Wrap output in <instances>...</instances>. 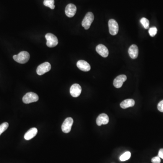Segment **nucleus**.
Returning a JSON list of instances; mask_svg holds the SVG:
<instances>
[{"label":"nucleus","mask_w":163,"mask_h":163,"mask_svg":"<svg viewBox=\"0 0 163 163\" xmlns=\"http://www.w3.org/2000/svg\"><path fill=\"white\" fill-rule=\"evenodd\" d=\"M39 100V97L36 93L33 92H28L23 97V102L25 104H29L36 102Z\"/></svg>","instance_id":"20e7f679"},{"label":"nucleus","mask_w":163,"mask_h":163,"mask_svg":"<svg viewBox=\"0 0 163 163\" xmlns=\"http://www.w3.org/2000/svg\"><path fill=\"white\" fill-rule=\"evenodd\" d=\"M51 66L49 62H46L37 67L36 72L39 75H42L50 70Z\"/></svg>","instance_id":"39448f33"},{"label":"nucleus","mask_w":163,"mask_h":163,"mask_svg":"<svg viewBox=\"0 0 163 163\" xmlns=\"http://www.w3.org/2000/svg\"><path fill=\"white\" fill-rule=\"evenodd\" d=\"M127 79V77L125 75H120L115 79L113 81V85L115 87L117 88H120L122 87L124 82Z\"/></svg>","instance_id":"9d476101"},{"label":"nucleus","mask_w":163,"mask_h":163,"mask_svg":"<svg viewBox=\"0 0 163 163\" xmlns=\"http://www.w3.org/2000/svg\"><path fill=\"white\" fill-rule=\"evenodd\" d=\"M109 121L108 116L106 114L102 113L99 115L97 118V124L98 126H101L102 125H106L108 123Z\"/></svg>","instance_id":"9b49d317"},{"label":"nucleus","mask_w":163,"mask_h":163,"mask_svg":"<svg viewBox=\"0 0 163 163\" xmlns=\"http://www.w3.org/2000/svg\"><path fill=\"white\" fill-rule=\"evenodd\" d=\"M38 132V130L37 128L34 127L31 128L27 132L25 133L24 136V138L25 140L27 141L31 140L32 138H34L36 135H37Z\"/></svg>","instance_id":"2eb2a0df"},{"label":"nucleus","mask_w":163,"mask_h":163,"mask_svg":"<svg viewBox=\"0 0 163 163\" xmlns=\"http://www.w3.org/2000/svg\"><path fill=\"white\" fill-rule=\"evenodd\" d=\"M131 156V153L130 152L127 151L125 152V153L122 154L120 157V161H125L126 160H128L130 158Z\"/></svg>","instance_id":"a211bd4d"},{"label":"nucleus","mask_w":163,"mask_h":163,"mask_svg":"<svg viewBox=\"0 0 163 163\" xmlns=\"http://www.w3.org/2000/svg\"><path fill=\"white\" fill-rule=\"evenodd\" d=\"M135 102L133 99H127L122 101L120 104V106L122 108L126 109L130 107H133L135 105Z\"/></svg>","instance_id":"dca6fc26"},{"label":"nucleus","mask_w":163,"mask_h":163,"mask_svg":"<svg viewBox=\"0 0 163 163\" xmlns=\"http://www.w3.org/2000/svg\"><path fill=\"white\" fill-rule=\"evenodd\" d=\"M157 33V29L155 27H151V28H149V35H151V37L155 36Z\"/></svg>","instance_id":"412c9836"},{"label":"nucleus","mask_w":163,"mask_h":163,"mask_svg":"<svg viewBox=\"0 0 163 163\" xmlns=\"http://www.w3.org/2000/svg\"><path fill=\"white\" fill-rule=\"evenodd\" d=\"M30 58V56L29 53L25 51L20 52L18 54L14 55L13 57V59L17 62L22 64L27 63L29 60Z\"/></svg>","instance_id":"f257e3e1"},{"label":"nucleus","mask_w":163,"mask_h":163,"mask_svg":"<svg viewBox=\"0 0 163 163\" xmlns=\"http://www.w3.org/2000/svg\"><path fill=\"white\" fill-rule=\"evenodd\" d=\"M141 24L142 25L143 27L145 28L146 29H148L149 28V20L146 18L143 17L140 20Z\"/></svg>","instance_id":"6ab92c4d"},{"label":"nucleus","mask_w":163,"mask_h":163,"mask_svg":"<svg viewBox=\"0 0 163 163\" xmlns=\"http://www.w3.org/2000/svg\"><path fill=\"white\" fill-rule=\"evenodd\" d=\"M81 87L79 84H74L70 87V94L73 97H77L79 96L81 93Z\"/></svg>","instance_id":"1a4fd4ad"},{"label":"nucleus","mask_w":163,"mask_h":163,"mask_svg":"<svg viewBox=\"0 0 163 163\" xmlns=\"http://www.w3.org/2000/svg\"><path fill=\"white\" fill-rule=\"evenodd\" d=\"M54 0H44V5L45 6L49 7L50 9H54L55 6L54 5Z\"/></svg>","instance_id":"f3484780"},{"label":"nucleus","mask_w":163,"mask_h":163,"mask_svg":"<svg viewBox=\"0 0 163 163\" xmlns=\"http://www.w3.org/2000/svg\"><path fill=\"white\" fill-rule=\"evenodd\" d=\"M109 30L110 34L115 35L118 34L119 30L118 24L114 19H110L108 22Z\"/></svg>","instance_id":"423d86ee"},{"label":"nucleus","mask_w":163,"mask_h":163,"mask_svg":"<svg viewBox=\"0 0 163 163\" xmlns=\"http://www.w3.org/2000/svg\"><path fill=\"white\" fill-rule=\"evenodd\" d=\"M151 162L152 163H160L161 162L160 158L159 156H155L152 159Z\"/></svg>","instance_id":"4be33fe9"},{"label":"nucleus","mask_w":163,"mask_h":163,"mask_svg":"<svg viewBox=\"0 0 163 163\" xmlns=\"http://www.w3.org/2000/svg\"><path fill=\"white\" fill-rule=\"evenodd\" d=\"M94 19V15L92 12H89L86 14L82 23V25L85 30L89 29Z\"/></svg>","instance_id":"f03ea898"},{"label":"nucleus","mask_w":163,"mask_h":163,"mask_svg":"<svg viewBox=\"0 0 163 163\" xmlns=\"http://www.w3.org/2000/svg\"><path fill=\"white\" fill-rule=\"evenodd\" d=\"M158 156L160 158L163 159V149H159V151Z\"/></svg>","instance_id":"b1692460"},{"label":"nucleus","mask_w":163,"mask_h":163,"mask_svg":"<svg viewBox=\"0 0 163 163\" xmlns=\"http://www.w3.org/2000/svg\"><path fill=\"white\" fill-rule=\"evenodd\" d=\"M73 123H74V120L72 118H67L64 120L62 125V130L63 132L65 133H69L71 131Z\"/></svg>","instance_id":"0eeeda50"},{"label":"nucleus","mask_w":163,"mask_h":163,"mask_svg":"<svg viewBox=\"0 0 163 163\" xmlns=\"http://www.w3.org/2000/svg\"><path fill=\"white\" fill-rule=\"evenodd\" d=\"M9 126V124L7 122H4L0 125V136L3 132L6 130Z\"/></svg>","instance_id":"aec40b11"},{"label":"nucleus","mask_w":163,"mask_h":163,"mask_svg":"<svg viewBox=\"0 0 163 163\" xmlns=\"http://www.w3.org/2000/svg\"><path fill=\"white\" fill-rule=\"evenodd\" d=\"M46 39V45L50 48H53L57 45L58 41V38L56 35L51 33H48L45 35Z\"/></svg>","instance_id":"7ed1b4c3"},{"label":"nucleus","mask_w":163,"mask_h":163,"mask_svg":"<svg viewBox=\"0 0 163 163\" xmlns=\"http://www.w3.org/2000/svg\"><path fill=\"white\" fill-rule=\"evenodd\" d=\"M77 66L80 70L84 72H87L91 69L90 64L84 60H79L77 62Z\"/></svg>","instance_id":"f8f14e48"},{"label":"nucleus","mask_w":163,"mask_h":163,"mask_svg":"<svg viewBox=\"0 0 163 163\" xmlns=\"http://www.w3.org/2000/svg\"><path fill=\"white\" fill-rule=\"evenodd\" d=\"M157 108L159 111H160V112L163 113V100L160 101L159 103H158Z\"/></svg>","instance_id":"5701e85b"},{"label":"nucleus","mask_w":163,"mask_h":163,"mask_svg":"<svg viewBox=\"0 0 163 163\" xmlns=\"http://www.w3.org/2000/svg\"><path fill=\"white\" fill-rule=\"evenodd\" d=\"M96 51L98 54L104 58H106L108 56L109 54L108 50L107 48L102 44H100L96 47Z\"/></svg>","instance_id":"ddd939ff"},{"label":"nucleus","mask_w":163,"mask_h":163,"mask_svg":"<svg viewBox=\"0 0 163 163\" xmlns=\"http://www.w3.org/2000/svg\"><path fill=\"white\" fill-rule=\"evenodd\" d=\"M129 56L132 59H136L138 56L139 50L138 48L136 45H132L130 47L128 50Z\"/></svg>","instance_id":"4468645a"},{"label":"nucleus","mask_w":163,"mask_h":163,"mask_svg":"<svg viewBox=\"0 0 163 163\" xmlns=\"http://www.w3.org/2000/svg\"><path fill=\"white\" fill-rule=\"evenodd\" d=\"M77 12V7L73 4H68L66 6L65 12L66 16L69 18L74 17Z\"/></svg>","instance_id":"6e6552de"}]
</instances>
